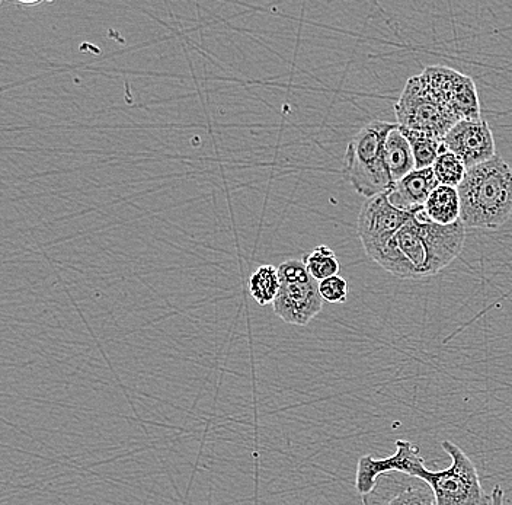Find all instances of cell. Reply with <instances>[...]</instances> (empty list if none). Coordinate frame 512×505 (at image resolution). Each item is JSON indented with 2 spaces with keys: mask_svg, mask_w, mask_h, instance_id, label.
Returning <instances> with one entry per match:
<instances>
[{
  "mask_svg": "<svg viewBox=\"0 0 512 505\" xmlns=\"http://www.w3.org/2000/svg\"><path fill=\"white\" fill-rule=\"evenodd\" d=\"M425 469H427L425 460L421 456L418 444L408 440H398L395 455L386 459H376L370 455L360 457L357 475H355V488L361 498L367 497L374 491L377 479L384 473L398 472L419 479Z\"/></svg>",
  "mask_w": 512,
  "mask_h": 505,
  "instance_id": "8",
  "label": "cell"
},
{
  "mask_svg": "<svg viewBox=\"0 0 512 505\" xmlns=\"http://www.w3.org/2000/svg\"><path fill=\"white\" fill-rule=\"evenodd\" d=\"M395 114L399 127L421 131L441 140L459 123L425 91L419 75L412 76L406 82L398 104L395 105Z\"/></svg>",
  "mask_w": 512,
  "mask_h": 505,
  "instance_id": "7",
  "label": "cell"
},
{
  "mask_svg": "<svg viewBox=\"0 0 512 505\" xmlns=\"http://www.w3.org/2000/svg\"><path fill=\"white\" fill-rule=\"evenodd\" d=\"M425 214L437 225L447 226L459 222L460 197L457 188L438 185L425 204Z\"/></svg>",
  "mask_w": 512,
  "mask_h": 505,
  "instance_id": "14",
  "label": "cell"
},
{
  "mask_svg": "<svg viewBox=\"0 0 512 505\" xmlns=\"http://www.w3.org/2000/svg\"><path fill=\"white\" fill-rule=\"evenodd\" d=\"M432 171H434L440 185L459 188L464 177H466L467 168L456 153L446 149L432 165Z\"/></svg>",
  "mask_w": 512,
  "mask_h": 505,
  "instance_id": "18",
  "label": "cell"
},
{
  "mask_svg": "<svg viewBox=\"0 0 512 505\" xmlns=\"http://www.w3.org/2000/svg\"><path fill=\"white\" fill-rule=\"evenodd\" d=\"M281 289L278 267L261 265L249 278V293L259 306L272 305Z\"/></svg>",
  "mask_w": 512,
  "mask_h": 505,
  "instance_id": "16",
  "label": "cell"
},
{
  "mask_svg": "<svg viewBox=\"0 0 512 505\" xmlns=\"http://www.w3.org/2000/svg\"><path fill=\"white\" fill-rule=\"evenodd\" d=\"M272 308L286 324L306 326L323 308L318 281L312 278L306 283H281L280 293Z\"/></svg>",
  "mask_w": 512,
  "mask_h": 505,
  "instance_id": "10",
  "label": "cell"
},
{
  "mask_svg": "<svg viewBox=\"0 0 512 505\" xmlns=\"http://www.w3.org/2000/svg\"><path fill=\"white\" fill-rule=\"evenodd\" d=\"M504 489L496 485L491 495V505H504Z\"/></svg>",
  "mask_w": 512,
  "mask_h": 505,
  "instance_id": "21",
  "label": "cell"
},
{
  "mask_svg": "<svg viewBox=\"0 0 512 505\" xmlns=\"http://www.w3.org/2000/svg\"><path fill=\"white\" fill-rule=\"evenodd\" d=\"M303 262L306 264L310 276L315 278L316 281L339 276V271H341V265H339L335 252L326 245L316 246L313 251L304 255Z\"/></svg>",
  "mask_w": 512,
  "mask_h": 505,
  "instance_id": "17",
  "label": "cell"
},
{
  "mask_svg": "<svg viewBox=\"0 0 512 505\" xmlns=\"http://www.w3.org/2000/svg\"><path fill=\"white\" fill-rule=\"evenodd\" d=\"M438 185L440 182L432 168L415 169L402 180L395 182L387 191V197L396 209L416 214L425 209L428 198Z\"/></svg>",
  "mask_w": 512,
  "mask_h": 505,
  "instance_id": "11",
  "label": "cell"
},
{
  "mask_svg": "<svg viewBox=\"0 0 512 505\" xmlns=\"http://www.w3.org/2000/svg\"><path fill=\"white\" fill-rule=\"evenodd\" d=\"M319 293L323 302L332 303V305L345 303L348 297L347 281L341 276L326 278V280L319 281Z\"/></svg>",
  "mask_w": 512,
  "mask_h": 505,
  "instance_id": "19",
  "label": "cell"
},
{
  "mask_svg": "<svg viewBox=\"0 0 512 505\" xmlns=\"http://www.w3.org/2000/svg\"><path fill=\"white\" fill-rule=\"evenodd\" d=\"M384 155H386L387 168L393 184L416 169L414 152L402 131L399 130V126L398 129L390 131L387 136Z\"/></svg>",
  "mask_w": 512,
  "mask_h": 505,
  "instance_id": "13",
  "label": "cell"
},
{
  "mask_svg": "<svg viewBox=\"0 0 512 505\" xmlns=\"http://www.w3.org/2000/svg\"><path fill=\"white\" fill-rule=\"evenodd\" d=\"M444 145L462 159L467 169L496 156L494 134L482 118L459 121L444 137Z\"/></svg>",
  "mask_w": 512,
  "mask_h": 505,
  "instance_id": "9",
  "label": "cell"
},
{
  "mask_svg": "<svg viewBox=\"0 0 512 505\" xmlns=\"http://www.w3.org/2000/svg\"><path fill=\"white\" fill-rule=\"evenodd\" d=\"M414 216V213L396 209L387 193H383L364 201L358 216L357 232L371 260L393 276L415 280L414 268L395 244L399 230Z\"/></svg>",
  "mask_w": 512,
  "mask_h": 505,
  "instance_id": "3",
  "label": "cell"
},
{
  "mask_svg": "<svg viewBox=\"0 0 512 505\" xmlns=\"http://www.w3.org/2000/svg\"><path fill=\"white\" fill-rule=\"evenodd\" d=\"M441 447L453 460L450 468L441 472L425 469L419 478L430 485L435 505H491V497L483 491L473 460L451 441H443Z\"/></svg>",
  "mask_w": 512,
  "mask_h": 505,
  "instance_id": "5",
  "label": "cell"
},
{
  "mask_svg": "<svg viewBox=\"0 0 512 505\" xmlns=\"http://www.w3.org/2000/svg\"><path fill=\"white\" fill-rule=\"evenodd\" d=\"M466 228L496 229L512 216V168L499 156L467 169L457 188Z\"/></svg>",
  "mask_w": 512,
  "mask_h": 505,
  "instance_id": "1",
  "label": "cell"
},
{
  "mask_svg": "<svg viewBox=\"0 0 512 505\" xmlns=\"http://www.w3.org/2000/svg\"><path fill=\"white\" fill-rule=\"evenodd\" d=\"M281 283H306L312 280L306 264L300 260H288L278 267Z\"/></svg>",
  "mask_w": 512,
  "mask_h": 505,
  "instance_id": "20",
  "label": "cell"
},
{
  "mask_svg": "<svg viewBox=\"0 0 512 505\" xmlns=\"http://www.w3.org/2000/svg\"><path fill=\"white\" fill-rule=\"evenodd\" d=\"M466 226L437 225L422 212L416 213L395 238L400 254L412 265L416 278L435 276L463 252Z\"/></svg>",
  "mask_w": 512,
  "mask_h": 505,
  "instance_id": "2",
  "label": "cell"
},
{
  "mask_svg": "<svg viewBox=\"0 0 512 505\" xmlns=\"http://www.w3.org/2000/svg\"><path fill=\"white\" fill-rule=\"evenodd\" d=\"M373 494L379 497H386L384 500L379 498L363 497V505H435L434 492L427 482L414 476L403 475L399 479L398 491L387 492V495L374 489Z\"/></svg>",
  "mask_w": 512,
  "mask_h": 505,
  "instance_id": "12",
  "label": "cell"
},
{
  "mask_svg": "<svg viewBox=\"0 0 512 505\" xmlns=\"http://www.w3.org/2000/svg\"><path fill=\"white\" fill-rule=\"evenodd\" d=\"M399 130L402 131L403 136L412 147L416 169L432 168L438 156L447 149L444 140L437 139V137L428 136L421 131L405 129V127H399Z\"/></svg>",
  "mask_w": 512,
  "mask_h": 505,
  "instance_id": "15",
  "label": "cell"
},
{
  "mask_svg": "<svg viewBox=\"0 0 512 505\" xmlns=\"http://www.w3.org/2000/svg\"><path fill=\"white\" fill-rule=\"evenodd\" d=\"M395 129H398V124L371 121L352 137L345 150V177L352 188L366 200L387 193L393 187L384 146L390 131Z\"/></svg>",
  "mask_w": 512,
  "mask_h": 505,
  "instance_id": "4",
  "label": "cell"
},
{
  "mask_svg": "<svg viewBox=\"0 0 512 505\" xmlns=\"http://www.w3.org/2000/svg\"><path fill=\"white\" fill-rule=\"evenodd\" d=\"M425 91L457 121L480 120L478 88L470 76L446 66H430L419 75Z\"/></svg>",
  "mask_w": 512,
  "mask_h": 505,
  "instance_id": "6",
  "label": "cell"
}]
</instances>
